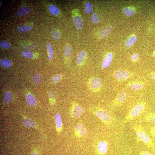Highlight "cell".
Masks as SVG:
<instances>
[{
	"label": "cell",
	"mask_w": 155,
	"mask_h": 155,
	"mask_svg": "<svg viewBox=\"0 0 155 155\" xmlns=\"http://www.w3.org/2000/svg\"><path fill=\"white\" fill-rule=\"evenodd\" d=\"M133 129L137 136L136 143L140 142H144L146 146L152 150L155 148V144L144 130L143 128L139 125H136L133 127Z\"/></svg>",
	"instance_id": "obj_1"
},
{
	"label": "cell",
	"mask_w": 155,
	"mask_h": 155,
	"mask_svg": "<svg viewBox=\"0 0 155 155\" xmlns=\"http://www.w3.org/2000/svg\"><path fill=\"white\" fill-rule=\"evenodd\" d=\"M146 103L144 101L140 102L133 108L124 118L123 126L129 121L139 116L144 111Z\"/></svg>",
	"instance_id": "obj_2"
},
{
	"label": "cell",
	"mask_w": 155,
	"mask_h": 155,
	"mask_svg": "<svg viewBox=\"0 0 155 155\" xmlns=\"http://www.w3.org/2000/svg\"><path fill=\"white\" fill-rule=\"evenodd\" d=\"M89 111L95 115L105 125H109L111 123V116L105 110L100 108L94 107L89 109Z\"/></svg>",
	"instance_id": "obj_3"
},
{
	"label": "cell",
	"mask_w": 155,
	"mask_h": 155,
	"mask_svg": "<svg viewBox=\"0 0 155 155\" xmlns=\"http://www.w3.org/2000/svg\"><path fill=\"white\" fill-rule=\"evenodd\" d=\"M87 85L89 90L95 93L100 92L102 87L101 80L99 78L94 76L90 78L87 81Z\"/></svg>",
	"instance_id": "obj_4"
},
{
	"label": "cell",
	"mask_w": 155,
	"mask_h": 155,
	"mask_svg": "<svg viewBox=\"0 0 155 155\" xmlns=\"http://www.w3.org/2000/svg\"><path fill=\"white\" fill-rule=\"evenodd\" d=\"M134 74L133 72L124 69L116 70L113 73V76L116 80L121 82L131 78Z\"/></svg>",
	"instance_id": "obj_5"
},
{
	"label": "cell",
	"mask_w": 155,
	"mask_h": 155,
	"mask_svg": "<svg viewBox=\"0 0 155 155\" xmlns=\"http://www.w3.org/2000/svg\"><path fill=\"white\" fill-rule=\"evenodd\" d=\"M84 113L82 107L77 101H74L71 103L70 108V116L74 118H80Z\"/></svg>",
	"instance_id": "obj_6"
},
{
	"label": "cell",
	"mask_w": 155,
	"mask_h": 155,
	"mask_svg": "<svg viewBox=\"0 0 155 155\" xmlns=\"http://www.w3.org/2000/svg\"><path fill=\"white\" fill-rule=\"evenodd\" d=\"M72 16L75 27L77 30H82L83 28V23L82 18L79 10L76 9L72 11Z\"/></svg>",
	"instance_id": "obj_7"
},
{
	"label": "cell",
	"mask_w": 155,
	"mask_h": 155,
	"mask_svg": "<svg viewBox=\"0 0 155 155\" xmlns=\"http://www.w3.org/2000/svg\"><path fill=\"white\" fill-rule=\"evenodd\" d=\"M126 93L122 91L118 93L111 103V105L114 107H119L122 105L127 98Z\"/></svg>",
	"instance_id": "obj_8"
},
{
	"label": "cell",
	"mask_w": 155,
	"mask_h": 155,
	"mask_svg": "<svg viewBox=\"0 0 155 155\" xmlns=\"http://www.w3.org/2000/svg\"><path fill=\"white\" fill-rule=\"evenodd\" d=\"M74 134L78 137L84 138L88 135V130L85 125L83 123L77 125L74 130Z\"/></svg>",
	"instance_id": "obj_9"
},
{
	"label": "cell",
	"mask_w": 155,
	"mask_h": 155,
	"mask_svg": "<svg viewBox=\"0 0 155 155\" xmlns=\"http://www.w3.org/2000/svg\"><path fill=\"white\" fill-rule=\"evenodd\" d=\"M23 120V123L25 127H27L33 128L43 135V132L41 129L36 124L35 122L32 119L27 118L24 115H22Z\"/></svg>",
	"instance_id": "obj_10"
},
{
	"label": "cell",
	"mask_w": 155,
	"mask_h": 155,
	"mask_svg": "<svg viewBox=\"0 0 155 155\" xmlns=\"http://www.w3.org/2000/svg\"><path fill=\"white\" fill-rule=\"evenodd\" d=\"M145 85L144 83L140 81H133L129 82L127 84V86L133 91L142 89Z\"/></svg>",
	"instance_id": "obj_11"
},
{
	"label": "cell",
	"mask_w": 155,
	"mask_h": 155,
	"mask_svg": "<svg viewBox=\"0 0 155 155\" xmlns=\"http://www.w3.org/2000/svg\"><path fill=\"white\" fill-rule=\"evenodd\" d=\"M108 142L105 140L100 141L97 146L98 151L100 155H105L108 151Z\"/></svg>",
	"instance_id": "obj_12"
},
{
	"label": "cell",
	"mask_w": 155,
	"mask_h": 155,
	"mask_svg": "<svg viewBox=\"0 0 155 155\" xmlns=\"http://www.w3.org/2000/svg\"><path fill=\"white\" fill-rule=\"evenodd\" d=\"M87 57V53L85 51H81L78 54L76 62L78 66L79 67L83 66Z\"/></svg>",
	"instance_id": "obj_13"
},
{
	"label": "cell",
	"mask_w": 155,
	"mask_h": 155,
	"mask_svg": "<svg viewBox=\"0 0 155 155\" xmlns=\"http://www.w3.org/2000/svg\"><path fill=\"white\" fill-rule=\"evenodd\" d=\"M113 55L112 53H108L103 60L102 64V68L106 69L111 65L113 60Z\"/></svg>",
	"instance_id": "obj_14"
},
{
	"label": "cell",
	"mask_w": 155,
	"mask_h": 155,
	"mask_svg": "<svg viewBox=\"0 0 155 155\" xmlns=\"http://www.w3.org/2000/svg\"><path fill=\"white\" fill-rule=\"evenodd\" d=\"M55 121L56 131L58 133H61L63 128V123L61 115L59 113H57L55 116Z\"/></svg>",
	"instance_id": "obj_15"
},
{
	"label": "cell",
	"mask_w": 155,
	"mask_h": 155,
	"mask_svg": "<svg viewBox=\"0 0 155 155\" xmlns=\"http://www.w3.org/2000/svg\"><path fill=\"white\" fill-rule=\"evenodd\" d=\"M112 30V28L108 26L103 29L100 32V37L101 39H104L107 37L111 33Z\"/></svg>",
	"instance_id": "obj_16"
},
{
	"label": "cell",
	"mask_w": 155,
	"mask_h": 155,
	"mask_svg": "<svg viewBox=\"0 0 155 155\" xmlns=\"http://www.w3.org/2000/svg\"><path fill=\"white\" fill-rule=\"evenodd\" d=\"M50 105L53 106L56 102L55 93L53 90H50L48 92Z\"/></svg>",
	"instance_id": "obj_17"
},
{
	"label": "cell",
	"mask_w": 155,
	"mask_h": 155,
	"mask_svg": "<svg viewBox=\"0 0 155 155\" xmlns=\"http://www.w3.org/2000/svg\"><path fill=\"white\" fill-rule=\"evenodd\" d=\"M31 11L30 8L25 7H20L17 11V14L20 16H23L29 14Z\"/></svg>",
	"instance_id": "obj_18"
},
{
	"label": "cell",
	"mask_w": 155,
	"mask_h": 155,
	"mask_svg": "<svg viewBox=\"0 0 155 155\" xmlns=\"http://www.w3.org/2000/svg\"><path fill=\"white\" fill-rule=\"evenodd\" d=\"M26 98L27 102L30 106H33L36 104V99L32 94L30 93L27 94L26 96Z\"/></svg>",
	"instance_id": "obj_19"
},
{
	"label": "cell",
	"mask_w": 155,
	"mask_h": 155,
	"mask_svg": "<svg viewBox=\"0 0 155 155\" xmlns=\"http://www.w3.org/2000/svg\"><path fill=\"white\" fill-rule=\"evenodd\" d=\"M63 52L65 58H69L70 57L72 54V49L71 47L69 45H66L63 49Z\"/></svg>",
	"instance_id": "obj_20"
},
{
	"label": "cell",
	"mask_w": 155,
	"mask_h": 155,
	"mask_svg": "<svg viewBox=\"0 0 155 155\" xmlns=\"http://www.w3.org/2000/svg\"><path fill=\"white\" fill-rule=\"evenodd\" d=\"M4 102L5 104H8L11 103L13 100V97L11 93L9 92H6L4 95Z\"/></svg>",
	"instance_id": "obj_21"
},
{
	"label": "cell",
	"mask_w": 155,
	"mask_h": 155,
	"mask_svg": "<svg viewBox=\"0 0 155 155\" xmlns=\"http://www.w3.org/2000/svg\"><path fill=\"white\" fill-rule=\"evenodd\" d=\"M145 120L147 122L155 124V113H152L147 115Z\"/></svg>",
	"instance_id": "obj_22"
},
{
	"label": "cell",
	"mask_w": 155,
	"mask_h": 155,
	"mask_svg": "<svg viewBox=\"0 0 155 155\" xmlns=\"http://www.w3.org/2000/svg\"><path fill=\"white\" fill-rule=\"evenodd\" d=\"M47 47L49 53V60L51 61L53 60L54 55L53 47L50 43H48L47 45Z\"/></svg>",
	"instance_id": "obj_23"
},
{
	"label": "cell",
	"mask_w": 155,
	"mask_h": 155,
	"mask_svg": "<svg viewBox=\"0 0 155 155\" xmlns=\"http://www.w3.org/2000/svg\"><path fill=\"white\" fill-rule=\"evenodd\" d=\"M1 65L5 68H8L11 67L12 64L10 60L7 59H2L0 62Z\"/></svg>",
	"instance_id": "obj_24"
},
{
	"label": "cell",
	"mask_w": 155,
	"mask_h": 155,
	"mask_svg": "<svg viewBox=\"0 0 155 155\" xmlns=\"http://www.w3.org/2000/svg\"><path fill=\"white\" fill-rule=\"evenodd\" d=\"M49 10L52 14L55 15H58L60 13V10L58 8L54 5L49 6Z\"/></svg>",
	"instance_id": "obj_25"
},
{
	"label": "cell",
	"mask_w": 155,
	"mask_h": 155,
	"mask_svg": "<svg viewBox=\"0 0 155 155\" xmlns=\"http://www.w3.org/2000/svg\"><path fill=\"white\" fill-rule=\"evenodd\" d=\"M42 75L40 74H37L32 77V79L34 83L37 85L40 83L42 80Z\"/></svg>",
	"instance_id": "obj_26"
},
{
	"label": "cell",
	"mask_w": 155,
	"mask_h": 155,
	"mask_svg": "<svg viewBox=\"0 0 155 155\" xmlns=\"http://www.w3.org/2000/svg\"><path fill=\"white\" fill-rule=\"evenodd\" d=\"M22 55L23 56L28 58H33L34 57V55L32 51L25 50L23 51Z\"/></svg>",
	"instance_id": "obj_27"
},
{
	"label": "cell",
	"mask_w": 155,
	"mask_h": 155,
	"mask_svg": "<svg viewBox=\"0 0 155 155\" xmlns=\"http://www.w3.org/2000/svg\"><path fill=\"white\" fill-rule=\"evenodd\" d=\"M137 40L136 37L135 36H132L129 38L126 43V45L127 47H132Z\"/></svg>",
	"instance_id": "obj_28"
},
{
	"label": "cell",
	"mask_w": 155,
	"mask_h": 155,
	"mask_svg": "<svg viewBox=\"0 0 155 155\" xmlns=\"http://www.w3.org/2000/svg\"><path fill=\"white\" fill-rule=\"evenodd\" d=\"M32 29L31 27L27 25H23L21 26L18 29V31L20 33L28 32Z\"/></svg>",
	"instance_id": "obj_29"
},
{
	"label": "cell",
	"mask_w": 155,
	"mask_h": 155,
	"mask_svg": "<svg viewBox=\"0 0 155 155\" xmlns=\"http://www.w3.org/2000/svg\"><path fill=\"white\" fill-rule=\"evenodd\" d=\"M63 76L61 74H58L51 78V81L52 83L55 84L58 82L62 79Z\"/></svg>",
	"instance_id": "obj_30"
},
{
	"label": "cell",
	"mask_w": 155,
	"mask_h": 155,
	"mask_svg": "<svg viewBox=\"0 0 155 155\" xmlns=\"http://www.w3.org/2000/svg\"><path fill=\"white\" fill-rule=\"evenodd\" d=\"M93 7L90 3L86 2L85 3V11L88 14H91L93 11Z\"/></svg>",
	"instance_id": "obj_31"
},
{
	"label": "cell",
	"mask_w": 155,
	"mask_h": 155,
	"mask_svg": "<svg viewBox=\"0 0 155 155\" xmlns=\"http://www.w3.org/2000/svg\"><path fill=\"white\" fill-rule=\"evenodd\" d=\"M123 12L125 15L128 16H132L135 14V11L129 8L124 9Z\"/></svg>",
	"instance_id": "obj_32"
},
{
	"label": "cell",
	"mask_w": 155,
	"mask_h": 155,
	"mask_svg": "<svg viewBox=\"0 0 155 155\" xmlns=\"http://www.w3.org/2000/svg\"><path fill=\"white\" fill-rule=\"evenodd\" d=\"M92 22L95 24L97 23L99 21V18L96 12H94L91 16Z\"/></svg>",
	"instance_id": "obj_33"
},
{
	"label": "cell",
	"mask_w": 155,
	"mask_h": 155,
	"mask_svg": "<svg viewBox=\"0 0 155 155\" xmlns=\"http://www.w3.org/2000/svg\"><path fill=\"white\" fill-rule=\"evenodd\" d=\"M0 46L3 48L7 49L10 47V45L7 41H1L0 42Z\"/></svg>",
	"instance_id": "obj_34"
},
{
	"label": "cell",
	"mask_w": 155,
	"mask_h": 155,
	"mask_svg": "<svg viewBox=\"0 0 155 155\" xmlns=\"http://www.w3.org/2000/svg\"><path fill=\"white\" fill-rule=\"evenodd\" d=\"M53 37L55 40H58L60 38V35L59 32L57 31H54L52 33Z\"/></svg>",
	"instance_id": "obj_35"
},
{
	"label": "cell",
	"mask_w": 155,
	"mask_h": 155,
	"mask_svg": "<svg viewBox=\"0 0 155 155\" xmlns=\"http://www.w3.org/2000/svg\"><path fill=\"white\" fill-rule=\"evenodd\" d=\"M139 56L138 54H133L132 56L131 59L133 62H135L137 61L139 58Z\"/></svg>",
	"instance_id": "obj_36"
},
{
	"label": "cell",
	"mask_w": 155,
	"mask_h": 155,
	"mask_svg": "<svg viewBox=\"0 0 155 155\" xmlns=\"http://www.w3.org/2000/svg\"><path fill=\"white\" fill-rule=\"evenodd\" d=\"M150 133L151 135L155 138V126L152 127L150 128Z\"/></svg>",
	"instance_id": "obj_37"
},
{
	"label": "cell",
	"mask_w": 155,
	"mask_h": 155,
	"mask_svg": "<svg viewBox=\"0 0 155 155\" xmlns=\"http://www.w3.org/2000/svg\"><path fill=\"white\" fill-rule=\"evenodd\" d=\"M149 76L152 80L155 81V72H150L149 74Z\"/></svg>",
	"instance_id": "obj_38"
},
{
	"label": "cell",
	"mask_w": 155,
	"mask_h": 155,
	"mask_svg": "<svg viewBox=\"0 0 155 155\" xmlns=\"http://www.w3.org/2000/svg\"><path fill=\"white\" fill-rule=\"evenodd\" d=\"M139 155H153L151 153L145 151L141 152Z\"/></svg>",
	"instance_id": "obj_39"
},
{
	"label": "cell",
	"mask_w": 155,
	"mask_h": 155,
	"mask_svg": "<svg viewBox=\"0 0 155 155\" xmlns=\"http://www.w3.org/2000/svg\"><path fill=\"white\" fill-rule=\"evenodd\" d=\"M31 155H38L35 152H33L32 153Z\"/></svg>",
	"instance_id": "obj_40"
},
{
	"label": "cell",
	"mask_w": 155,
	"mask_h": 155,
	"mask_svg": "<svg viewBox=\"0 0 155 155\" xmlns=\"http://www.w3.org/2000/svg\"><path fill=\"white\" fill-rule=\"evenodd\" d=\"M153 55V56L155 57V51H154Z\"/></svg>",
	"instance_id": "obj_41"
},
{
	"label": "cell",
	"mask_w": 155,
	"mask_h": 155,
	"mask_svg": "<svg viewBox=\"0 0 155 155\" xmlns=\"http://www.w3.org/2000/svg\"><path fill=\"white\" fill-rule=\"evenodd\" d=\"M124 154L125 155H130L128 154L126 152L124 153Z\"/></svg>",
	"instance_id": "obj_42"
}]
</instances>
